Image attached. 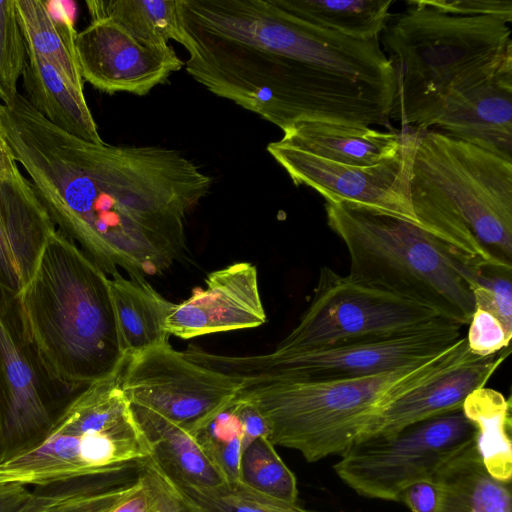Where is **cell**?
I'll return each instance as SVG.
<instances>
[{
  "mask_svg": "<svg viewBox=\"0 0 512 512\" xmlns=\"http://www.w3.org/2000/svg\"><path fill=\"white\" fill-rule=\"evenodd\" d=\"M21 175L0 123V179H16Z\"/></svg>",
  "mask_w": 512,
  "mask_h": 512,
  "instance_id": "cell-40",
  "label": "cell"
},
{
  "mask_svg": "<svg viewBox=\"0 0 512 512\" xmlns=\"http://www.w3.org/2000/svg\"><path fill=\"white\" fill-rule=\"evenodd\" d=\"M69 491L52 493H34L32 499L20 512H43L49 506L63 498Z\"/></svg>",
  "mask_w": 512,
  "mask_h": 512,
  "instance_id": "cell-41",
  "label": "cell"
},
{
  "mask_svg": "<svg viewBox=\"0 0 512 512\" xmlns=\"http://www.w3.org/2000/svg\"><path fill=\"white\" fill-rule=\"evenodd\" d=\"M404 138L400 131L322 122H302L283 131L275 142L289 149L340 164L366 167L393 158Z\"/></svg>",
  "mask_w": 512,
  "mask_h": 512,
  "instance_id": "cell-20",
  "label": "cell"
},
{
  "mask_svg": "<svg viewBox=\"0 0 512 512\" xmlns=\"http://www.w3.org/2000/svg\"><path fill=\"white\" fill-rule=\"evenodd\" d=\"M417 129L404 127L397 154L373 166L358 167L325 160L278 145L268 153L296 186L310 187L325 201L349 202L396 216L418 226L410 200V177Z\"/></svg>",
  "mask_w": 512,
  "mask_h": 512,
  "instance_id": "cell-13",
  "label": "cell"
},
{
  "mask_svg": "<svg viewBox=\"0 0 512 512\" xmlns=\"http://www.w3.org/2000/svg\"><path fill=\"white\" fill-rule=\"evenodd\" d=\"M130 483L108 489L69 491L43 512H107L128 490Z\"/></svg>",
  "mask_w": 512,
  "mask_h": 512,
  "instance_id": "cell-34",
  "label": "cell"
},
{
  "mask_svg": "<svg viewBox=\"0 0 512 512\" xmlns=\"http://www.w3.org/2000/svg\"><path fill=\"white\" fill-rule=\"evenodd\" d=\"M431 127L512 161V55L450 92Z\"/></svg>",
  "mask_w": 512,
  "mask_h": 512,
  "instance_id": "cell-17",
  "label": "cell"
},
{
  "mask_svg": "<svg viewBox=\"0 0 512 512\" xmlns=\"http://www.w3.org/2000/svg\"><path fill=\"white\" fill-rule=\"evenodd\" d=\"M190 512H315L249 491L239 483L218 487L190 484L151 457L143 461Z\"/></svg>",
  "mask_w": 512,
  "mask_h": 512,
  "instance_id": "cell-28",
  "label": "cell"
},
{
  "mask_svg": "<svg viewBox=\"0 0 512 512\" xmlns=\"http://www.w3.org/2000/svg\"><path fill=\"white\" fill-rule=\"evenodd\" d=\"M505 357H478L405 394L374 416L357 441L392 436L415 423L462 409L465 398L486 386Z\"/></svg>",
  "mask_w": 512,
  "mask_h": 512,
  "instance_id": "cell-19",
  "label": "cell"
},
{
  "mask_svg": "<svg viewBox=\"0 0 512 512\" xmlns=\"http://www.w3.org/2000/svg\"><path fill=\"white\" fill-rule=\"evenodd\" d=\"M435 475L442 489L440 512H512L511 483L488 473L475 443Z\"/></svg>",
  "mask_w": 512,
  "mask_h": 512,
  "instance_id": "cell-23",
  "label": "cell"
},
{
  "mask_svg": "<svg viewBox=\"0 0 512 512\" xmlns=\"http://www.w3.org/2000/svg\"><path fill=\"white\" fill-rule=\"evenodd\" d=\"M434 8L465 16H494L508 23L512 21L510 0H427Z\"/></svg>",
  "mask_w": 512,
  "mask_h": 512,
  "instance_id": "cell-36",
  "label": "cell"
},
{
  "mask_svg": "<svg viewBox=\"0 0 512 512\" xmlns=\"http://www.w3.org/2000/svg\"><path fill=\"white\" fill-rule=\"evenodd\" d=\"M56 227L23 175L0 179V284L18 295Z\"/></svg>",
  "mask_w": 512,
  "mask_h": 512,
  "instance_id": "cell-18",
  "label": "cell"
},
{
  "mask_svg": "<svg viewBox=\"0 0 512 512\" xmlns=\"http://www.w3.org/2000/svg\"><path fill=\"white\" fill-rule=\"evenodd\" d=\"M122 388L132 408L193 431L231 402L242 385L191 361L168 342L128 356Z\"/></svg>",
  "mask_w": 512,
  "mask_h": 512,
  "instance_id": "cell-12",
  "label": "cell"
},
{
  "mask_svg": "<svg viewBox=\"0 0 512 512\" xmlns=\"http://www.w3.org/2000/svg\"><path fill=\"white\" fill-rule=\"evenodd\" d=\"M27 61L25 41L14 0H0V100L11 107L19 94L17 83Z\"/></svg>",
  "mask_w": 512,
  "mask_h": 512,
  "instance_id": "cell-32",
  "label": "cell"
},
{
  "mask_svg": "<svg viewBox=\"0 0 512 512\" xmlns=\"http://www.w3.org/2000/svg\"><path fill=\"white\" fill-rule=\"evenodd\" d=\"M132 411L151 446V458L160 466L199 487L228 483L192 431L147 411Z\"/></svg>",
  "mask_w": 512,
  "mask_h": 512,
  "instance_id": "cell-24",
  "label": "cell"
},
{
  "mask_svg": "<svg viewBox=\"0 0 512 512\" xmlns=\"http://www.w3.org/2000/svg\"><path fill=\"white\" fill-rule=\"evenodd\" d=\"M476 427L462 409L415 423L388 437L350 445L334 465L357 494L395 501L410 482L434 476L451 458L475 443Z\"/></svg>",
  "mask_w": 512,
  "mask_h": 512,
  "instance_id": "cell-11",
  "label": "cell"
},
{
  "mask_svg": "<svg viewBox=\"0 0 512 512\" xmlns=\"http://www.w3.org/2000/svg\"><path fill=\"white\" fill-rule=\"evenodd\" d=\"M109 281L56 229L17 295L27 343L58 395L75 396L128 357L120 346Z\"/></svg>",
  "mask_w": 512,
  "mask_h": 512,
  "instance_id": "cell-3",
  "label": "cell"
},
{
  "mask_svg": "<svg viewBox=\"0 0 512 512\" xmlns=\"http://www.w3.org/2000/svg\"><path fill=\"white\" fill-rule=\"evenodd\" d=\"M468 326V333L465 336L473 355L488 357L508 348L512 334L490 312L474 308Z\"/></svg>",
  "mask_w": 512,
  "mask_h": 512,
  "instance_id": "cell-33",
  "label": "cell"
},
{
  "mask_svg": "<svg viewBox=\"0 0 512 512\" xmlns=\"http://www.w3.org/2000/svg\"><path fill=\"white\" fill-rule=\"evenodd\" d=\"M462 326L439 318L408 334L308 350L230 356L190 345L183 351L191 361L222 372L242 387L266 382H329L361 378L426 362L452 347Z\"/></svg>",
  "mask_w": 512,
  "mask_h": 512,
  "instance_id": "cell-9",
  "label": "cell"
},
{
  "mask_svg": "<svg viewBox=\"0 0 512 512\" xmlns=\"http://www.w3.org/2000/svg\"><path fill=\"white\" fill-rule=\"evenodd\" d=\"M462 411L476 427V448L488 473L495 479L511 483L510 398L484 386L465 398Z\"/></svg>",
  "mask_w": 512,
  "mask_h": 512,
  "instance_id": "cell-26",
  "label": "cell"
},
{
  "mask_svg": "<svg viewBox=\"0 0 512 512\" xmlns=\"http://www.w3.org/2000/svg\"><path fill=\"white\" fill-rule=\"evenodd\" d=\"M1 437H2V423H1V417H0V449H1Z\"/></svg>",
  "mask_w": 512,
  "mask_h": 512,
  "instance_id": "cell-42",
  "label": "cell"
},
{
  "mask_svg": "<svg viewBox=\"0 0 512 512\" xmlns=\"http://www.w3.org/2000/svg\"><path fill=\"white\" fill-rule=\"evenodd\" d=\"M396 502L405 504L411 512H440L442 489L436 475L405 485L398 492Z\"/></svg>",
  "mask_w": 512,
  "mask_h": 512,
  "instance_id": "cell-35",
  "label": "cell"
},
{
  "mask_svg": "<svg viewBox=\"0 0 512 512\" xmlns=\"http://www.w3.org/2000/svg\"><path fill=\"white\" fill-rule=\"evenodd\" d=\"M237 483L277 500L293 504L297 501L295 475L267 437L254 440L242 451Z\"/></svg>",
  "mask_w": 512,
  "mask_h": 512,
  "instance_id": "cell-30",
  "label": "cell"
},
{
  "mask_svg": "<svg viewBox=\"0 0 512 512\" xmlns=\"http://www.w3.org/2000/svg\"><path fill=\"white\" fill-rule=\"evenodd\" d=\"M441 317L433 309L360 283L322 266L313 297L277 351L392 338L422 330Z\"/></svg>",
  "mask_w": 512,
  "mask_h": 512,
  "instance_id": "cell-10",
  "label": "cell"
},
{
  "mask_svg": "<svg viewBox=\"0 0 512 512\" xmlns=\"http://www.w3.org/2000/svg\"><path fill=\"white\" fill-rule=\"evenodd\" d=\"M107 512H158L155 486L142 468L127 492Z\"/></svg>",
  "mask_w": 512,
  "mask_h": 512,
  "instance_id": "cell-37",
  "label": "cell"
},
{
  "mask_svg": "<svg viewBox=\"0 0 512 512\" xmlns=\"http://www.w3.org/2000/svg\"><path fill=\"white\" fill-rule=\"evenodd\" d=\"M22 85L29 104L53 125L77 138L104 142L83 90L67 81L49 61L29 50Z\"/></svg>",
  "mask_w": 512,
  "mask_h": 512,
  "instance_id": "cell-21",
  "label": "cell"
},
{
  "mask_svg": "<svg viewBox=\"0 0 512 512\" xmlns=\"http://www.w3.org/2000/svg\"><path fill=\"white\" fill-rule=\"evenodd\" d=\"M126 361L73 396L37 441L2 457L0 484L44 486L113 474L151 457L122 388Z\"/></svg>",
  "mask_w": 512,
  "mask_h": 512,
  "instance_id": "cell-8",
  "label": "cell"
},
{
  "mask_svg": "<svg viewBox=\"0 0 512 512\" xmlns=\"http://www.w3.org/2000/svg\"><path fill=\"white\" fill-rule=\"evenodd\" d=\"M187 73L282 131L302 122L346 124L358 83L295 59L271 0H178Z\"/></svg>",
  "mask_w": 512,
  "mask_h": 512,
  "instance_id": "cell-2",
  "label": "cell"
},
{
  "mask_svg": "<svg viewBox=\"0 0 512 512\" xmlns=\"http://www.w3.org/2000/svg\"><path fill=\"white\" fill-rule=\"evenodd\" d=\"M465 280L475 308L493 314L512 334V266L469 263Z\"/></svg>",
  "mask_w": 512,
  "mask_h": 512,
  "instance_id": "cell-31",
  "label": "cell"
},
{
  "mask_svg": "<svg viewBox=\"0 0 512 512\" xmlns=\"http://www.w3.org/2000/svg\"><path fill=\"white\" fill-rule=\"evenodd\" d=\"M54 394L27 343L18 298L0 284V459L47 431Z\"/></svg>",
  "mask_w": 512,
  "mask_h": 512,
  "instance_id": "cell-14",
  "label": "cell"
},
{
  "mask_svg": "<svg viewBox=\"0 0 512 512\" xmlns=\"http://www.w3.org/2000/svg\"><path fill=\"white\" fill-rule=\"evenodd\" d=\"M33 495L34 493L22 484H0V512H20Z\"/></svg>",
  "mask_w": 512,
  "mask_h": 512,
  "instance_id": "cell-38",
  "label": "cell"
},
{
  "mask_svg": "<svg viewBox=\"0 0 512 512\" xmlns=\"http://www.w3.org/2000/svg\"><path fill=\"white\" fill-rule=\"evenodd\" d=\"M90 19L108 18L146 39L180 41L178 0H88Z\"/></svg>",
  "mask_w": 512,
  "mask_h": 512,
  "instance_id": "cell-29",
  "label": "cell"
},
{
  "mask_svg": "<svg viewBox=\"0 0 512 512\" xmlns=\"http://www.w3.org/2000/svg\"><path fill=\"white\" fill-rule=\"evenodd\" d=\"M14 1L26 49L49 61L67 81L83 90L76 51L78 32L72 19L66 13L56 16L47 1Z\"/></svg>",
  "mask_w": 512,
  "mask_h": 512,
  "instance_id": "cell-25",
  "label": "cell"
},
{
  "mask_svg": "<svg viewBox=\"0 0 512 512\" xmlns=\"http://www.w3.org/2000/svg\"><path fill=\"white\" fill-rule=\"evenodd\" d=\"M205 288H196L183 302L174 303L167 319L169 335L195 337L263 325L258 273L249 262H238L211 272Z\"/></svg>",
  "mask_w": 512,
  "mask_h": 512,
  "instance_id": "cell-16",
  "label": "cell"
},
{
  "mask_svg": "<svg viewBox=\"0 0 512 512\" xmlns=\"http://www.w3.org/2000/svg\"><path fill=\"white\" fill-rule=\"evenodd\" d=\"M277 4L316 27L358 40L379 39L391 17L394 0H276Z\"/></svg>",
  "mask_w": 512,
  "mask_h": 512,
  "instance_id": "cell-27",
  "label": "cell"
},
{
  "mask_svg": "<svg viewBox=\"0 0 512 512\" xmlns=\"http://www.w3.org/2000/svg\"><path fill=\"white\" fill-rule=\"evenodd\" d=\"M76 51L83 81L107 93L149 94L184 67L169 43L133 33L98 18L77 33Z\"/></svg>",
  "mask_w": 512,
  "mask_h": 512,
  "instance_id": "cell-15",
  "label": "cell"
},
{
  "mask_svg": "<svg viewBox=\"0 0 512 512\" xmlns=\"http://www.w3.org/2000/svg\"><path fill=\"white\" fill-rule=\"evenodd\" d=\"M17 163L56 229L107 275H161L185 254L189 213L213 179L181 151L92 143L49 122L22 94L0 106Z\"/></svg>",
  "mask_w": 512,
  "mask_h": 512,
  "instance_id": "cell-1",
  "label": "cell"
},
{
  "mask_svg": "<svg viewBox=\"0 0 512 512\" xmlns=\"http://www.w3.org/2000/svg\"><path fill=\"white\" fill-rule=\"evenodd\" d=\"M394 70L390 119L401 128L430 129L446 96L512 51L510 23L494 16L440 11L408 0L379 37Z\"/></svg>",
  "mask_w": 512,
  "mask_h": 512,
  "instance_id": "cell-5",
  "label": "cell"
},
{
  "mask_svg": "<svg viewBox=\"0 0 512 512\" xmlns=\"http://www.w3.org/2000/svg\"><path fill=\"white\" fill-rule=\"evenodd\" d=\"M140 468L150 476L155 486L158 499V512H190L148 466L141 463Z\"/></svg>",
  "mask_w": 512,
  "mask_h": 512,
  "instance_id": "cell-39",
  "label": "cell"
},
{
  "mask_svg": "<svg viewBox=\"0 0 512 512\" xmlns=\"http://www.w3.org/2000/svg\"><path fill=\"white\" fill-rule=\"evenodd\" d=\"M478 357L463 335L436 357L393 371L329 382H266L242 387L241 392L266 418L273 445L316 462L342 454L394 401Z\"/></svg>",
  "mask_w": 512,
  "mask_h": 512,
  "instance_id": "cell-6",
  "label": "cell"
},
{
  "mask_svg": "<svg viewBox=\"0 0 512 512\" xmlns=\"http://www.w3.org/2000/svg\"><path fill=\"white\" fill-rule=\"evenodd\" d=\"M329 228L349 256L348 276L425 305L460 326L474 300L465 280L470 262L420 226L349 202L325 201Z\"/></svg>",
  "mask_w": 512,
  "mask_h": 512,
  "instance_id": "cell-7",
  "label": "cell"
},
{
  "mask_svg": "<svg viewBox=\"0 0 512 512\" xmlns=\"http://www.w3.org/2000/svg\"><path fill=\"white\" fill-rule=\"evenodd\" d=\"M113 310L121 349L131 356L168 343L166 319L174 305L159 294L147 279L109 277Z\"/></svg>",
  "mask_w": 512,
  "mask_h": 512,
  "instance_id": "cell-22",
  "label": "cell"
},
{
  "mask_svg": "<svg viewBox=\"0 0 512 512\" xmlns=\"http://www.w3.org/2000/svg\"><path fill=\"white\" fill-rule=\"evenodd\" d=\"M410 200L420 227L466 261L512 266V161L417 129Z\"/></svg>",
  "mask_w": 512,
  "mask_h": 512,
  "instance_id": "cell-4",
  "label": "cell"
}]
</instances>
